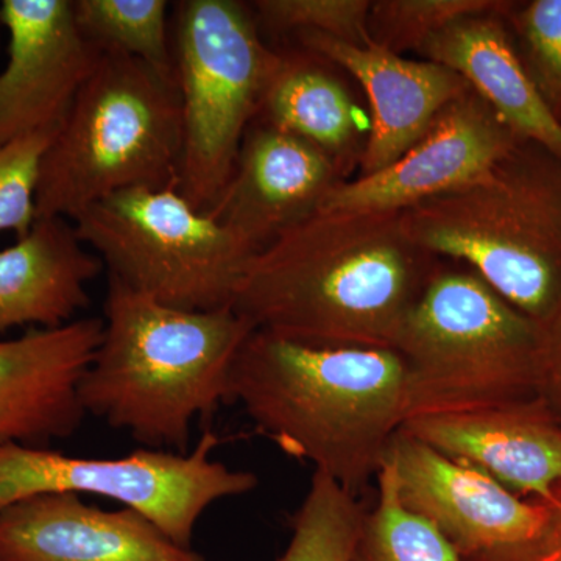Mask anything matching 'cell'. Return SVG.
Returning <instances> with one entry per match:
<instances>
[{"instance_id": "277c9868", "label": "cell", "mask_w": 561, "mask_h": 561, "mask_svg": "<svg viewBox=\"0 0 561 561\" xmlns=\"http://www.w3.org/2000/svg\"><path fill=\"white\" fill-rule=\"evenodd\" d=\"M432 256L467 262L513 308L545 324L561 306V160L522 140L478 180L400 210Z\"/></svg>"}, {"instance_id": "603a6c76", "label": "cell", "mask_w": 561, "mask_h": 561, "mask_svg": "<svg viewBox=\"0 0 561 561\" xmlns=\"http://www.w3.org/2000/svg\"><path fill=\"white\" fill-rule=\"evenodd\" d=\"M376 481L378 502L365 515L353 561H465L434 524L402 504L386 461Z\"/></svg>"}, {"instance_id": "44dd1931", "label": "cell", "mask_w": 561, "mask_h": 561, "mask_svg": "<svg viewBox=\"0 0 561 561\" xmlns=\"http://www.w3.org/2000/svg\"><path fill=\"white\" fill-rule=\"evenodd\" d=\"M165 0H72L73 20L102 51H121L175 81Z\"/></svg>"}, {"instance_id": "6da1fadb", "label": "cell", "mask_w": 561, "mask_h": 561, "mask_svg": "<svg viewBox=\"0 0 561 561\" xmlns=\"http://www.w3.org/2000/svg\"><path fill=\"white\" fill-rule=\"evenodd\" d=\"M398 213H321L251 256L231 308L254 331L312 346L393 348L438 272Z\"/></svg>"}, {"instance_id": "8992f818", "label": "cell", "mask_w": 561, "mask_h": 561, "mask_svg": "<svg viewBox=\"0 0 561 561\" xmlns=\"http://www.w3.org/2000/svg\"><path fill=\"white\" fill-rule=\"evenodd\" d=\"M391 350L408 368L405 420L538 397L540 324L472 272L435 273Z\"/></svg>"}, {"instance_id": "484cf974", "label": "cell", "mask_w": 561, "mask_h": 561, "mask_svg": "<svg viewBox=\"0 0 561 561\" xmlns=\"http://www.w3.org/2000/svg\"><path fill=\"white\" fill-rule=\"evenodd\" d=\"M368 0H257L256 24L275 32H316L353 46L371 43Z\"/></svg>"}, {"instance_id": "2e32d148", "label": "cell", "mask_w": 561, "mask_h": 561, "mask_svg": "<svg viewBox=\"0 0 561 561\" xmlns=\"http://www.w3.org/2000/svg\"><path fill=\"white\" fill-rule=\"evenodd\" d=\"M301 46L353 73L373 111L370 138L360 158L362 176L400 160L430 130L446 105L471 90L459 73L432 61L401 58L373 43L353 46L316 32L298 33Z\"/></svg>"}, {"instance_id": "f546056e", "label": "cell", "mask_w": 561, "mask_h": 561, "mask_svg": "<svg viewBox=\"0 0 561 561\" xmlns=\"http://www.w3.org/2000/svg\"><path fill=\"white\" fill-rule=\"evenodd\" d=\"M2 31H3V25H2V21H0V35H2Z\"/></svg>"}, {"instance_id": "d4e9b609", "label": "cell", "mask_w": 561, "mask_h": 561, "mask_svg": "<svg viewBox=\"0 0 561 561\" xmlns=\"http://www.w3.org/2000/svg\"><path fill=\"white\" fill-rule=\"evenodd\" d=\"M504 20L527 72L561 121V0L513 2Z\"/></svg>"}, {"instance_id": "7c38bea8", "label": "cell", "mask_w": 561, "mask_h": 561, "mask_svg": "<svg viewBox=\"0 0 561 561\" xmlns=\"http://www.w3.org/2000/svg\"><path fill=\"white\" fill-rule=\"evenodd\" d=\"M522 140L471 88L400 160L351 183L337 181L317 210L398 213L478 180Z\"/></svg>"}, {"instance_id": "5bb4252c", "label": "cell", "mask_w": 561, "mask_h": 561, "mask_svg": "<svg viewBox=\"0 0 561 561\" xmlns=\"http://www.w3.org/2000/svg\"><path fill=\"white\" fill-rule=\"evenodd\" d=\"M102 335L103 319L90 317L0 341V446H44L76 434L87 415L80 381Z\"/></svg>"}, {"instance_id": "d6986e66", "label": "cell", "mask_w": 561, "mask_h": 561, "mask_svg": "<svg viewBox=\"0 0 561 561\" xmlns=\"http://www.w3.org/2000/svg\"><path fill=\"white\" fill-rule=\"evenodd\" d=\"M105 267L70 220L36 219L27 236L0 251V335L14 328H60L91 300L87 286Z\"/></svg>"}, {"instance_id": "f1b7e54d", "label": "cell", "mask_w": 561, "mask_h": 561, "mask_svg": "<svg viewBox=\"0 0 561 561\" xmlns=\"http://www.w3.org/2000/svg\"><path fill=\"white\" fill-rule=\"evenodd\" d=\"M549 507L551 516L537 540L504 556L478 561H561V482L557 485L556 496L549 502Z\"/></svg>"}, {"instance_id": "83f0119b", "label": "cell", "mask_w": 561, "mask_h": 561, "mask_svg": "<svg viewBox=\"0 0 561 561\" xmlns=\"http://www.w3.org/2000/svg\"><path fill=\"white\" fill-rule=\"evenodd\" d=\"M538 397L561 421V306L541 324V364Z\"/></svg>"}, {"instance_id": "ba28073f", "label": "cell", "mask_w": 561, "mask_h": 561, "mask_svg": "<svg viewBox=\"0 0 561 561\" xmlns=\"http://www.w3.org/2000/svg\"><path fill=\"white\" fill-rule=\"evenodd\" d=\"M110 276L184 311L231 308L256 251L180 194L179 183L135 187L88 206L72 220Z\"/></svg>"}, {"instance_id": "52a82bcc", "label": "cell", "mask_w": 561, "mask_h": 561, "mask_svg": "<svg viewBox=\"0 0 561 561\" xmlns=\"http://www.w3.org/2000/svg\"><path fill=\"white\" fill-rule=\"evenodd\" d=\"M183 149L180 194L208 213L227 187L280 55L234 0H183L172 35Z\"/></svg>"}, {"instance_id": "ac0fdd59", "label": "cell", "mask_w": 561, "mask_h": 561, "mask_svg": "<svg viewBox=\"0 0 561 561\" xmlns=\"http://www.w3.org/2000/svg\"><path fill=\"white\" fill-rule=\"evenodd\" d=\"M505 13L460 18L431 36L420 51L427 61L459 73L519 139L540 144L561 160V121L527 72Z\"/></svg>"}, {"instance_id": "3957f363", "label": "cell", "mask_w": 561, "mask_h": 561, "mask_svg": "<svg viewBox=\"0 0 561 561\" xmlns=\"http://www.w3.org/2000/svg\"><path fill=\"white\" fill-rule=\"evenodd\" d=\"M103 312L81 408L150 449L186 453L192 423L228 402L232 365L253 327L232 308L184 311L113 276Z\"/></svg>"}, {"instance_id": "5b68a950", "label": "cell", "mask_w": 561, "mask_h": 561, "mask_svg": "<svg viewBox=\"0 0 561 561\" xmlns=\"http://www.w3.org/2000/svg\"><path fill=\"white\" fill-rule=\"evenodd\" d=\"M181 149L175 81L103 51L41 161L36 219L72 221L117 192L179 183Z\"/></svg>"}, {"instance_id": "cb8c5ba5", "label": "cell", "mask_w": 561, "mask_h": 561, "mask_svg": "<svg viewBox=\"0 0 561 561\" xmlns=\"http://www.w3.org/2000/svg\"><path fill=\"white\" fill-rule=\"evenodd\" d=\"M512 2L494 0H381L371 3L368 35L375 46L393 54L416 49L460 18L507 11Z\"/></svg>"}, {"instance_id": "7a4b0ae2", "label": "cell", "mask_w": 561, "mask_h": 561, "mask_svg": "<svg viewBox=\"0 0 561 561\" xmlns=\"http://www.w3.org/2000/svg\"><path fill=\"white\" fill-rule=\"evenodd\" d=\"M408 368L397 351L312 346L253 331L230 398L284 453L312 461L357 497L378 478L405 421Z\"/></svg>"}, {"instance_id": "7402d4cb", "label": "cell", "mask_w": 561, "mask_h": 561, "mask_svg": "<svg viewBox=\"0 0 561 561\" xmlns=\"http://www.w3.org/2000/svg\"><path fill=\"white\" fill-rule=\"evenodd\" d=\"M367 512L334 479L313 471L291 518V537L278 561H353Z\"/></svg>"}, {"instance_id": "e0dca14e", "label": "cell", "mask_w": 561, "mask_h": 561, "mask_svg": "<svg viewBox=\"0 0 561 561\" xmlns=\"http://www.w3.org/2000/svg\"><path fill=\"white\" fill-rule=\"evenodd\" d=\"M335 183L324 151L264 124L247 133L234 172L208 214L257 251L316 213Z\"/></svg>"}, {"instance_id": "ffe728a7", "label": "cell", "mask_w": 561, "mask_h": 561, "mask_svg": "<svg viewBox=\"0 0 561 561\" xmlns=\"http://www.w3.org/2000/svg\"><path fill=\"white\" fill-rule=\"evenodd\" d=\"M261 111L265 125L306 140L328 157L342 150L356 130V108L345 88L298 55H280Z\"/></svg>"}, {"instance_id": "30bf717a", "label": "cell", "mask_w": 561, "mask_h": 561, "mask_svg": "<svg viewBox=\"0 0 561 561\" xmlns=\"http://www.w3.org/2000/svg\"><path fill=\"white\" fill-rule=\"evenodd\" d=\"M400 500L448 538L465 561L491 559L537 540L548 502L524 500L485 472L449 459L401 430L386 454Z\"/></svg>"}, {"instance_id": "4fadbf2b", "label": "cell", "mask_w": 561, "mask_h": 561, "mask_svg": "<svg viewBox=\"0 0 561 561\" xmlns=\"http://www.w3.org/2000/svg\"><path fill=\"white\" fill-rule=\"evenodd\" d=\"M401 427L524 500L549 504L556 496L561 482V421L540 397L413 416Z\"/></svg>"}, {"instance_id": "8fae6325", "label": "cell", "mask_w": 561, "mask_h": 561, "mask_svg": "<svg viewBox=\"0 0 561 561\" xmlns=\"http://www.w3.org/2000/svg\"><path fill=\"white\" fill-rule=\"evenodd\" d=\"M9 61L0 72V147L58 131L103 51L73 20L72 0H3Z\"/></svg>"}, {"instance_id": "4316f807", "label": "cell", "mask_w": 561, "mask_h": 561, "mask_svg": "<svg viewBox=\"0 0 561 561\" xmlns=\"http://www.w3.org/2000/svg\"><path fill=\"white\" fill-rule=\"evenodd\" d=\"M57 131L36 133L0 147V232L24 238L36 221L41 161Z\"/></svg>"}, {"instance_id": "9c48e42d", "label": "cell", "mask_w": 561, "mask_h": 561, "mask_svg": "<svg viewBox=\"0 0 561 561\" xmlns=\"http://www.w3.org/2000/svg\"><path fill=\"white\" fill-rule=\"evenodd\" d=\"M219 437L206 431L191 453L140 448L117 459L73 457L46 446H0V513L49 493L95 494L146 516L175 545L191 548L214 502L242 496L260 479L214 460Z\"/></svg>"}, {"instance_id": "9a60e30c", "label": "cell", "mask_w": 561, "mask_h": 561, "mask_svg": "<svg viewBox=\"0 0 561 561\" xmlns=\"http://www.w3.org/2000/svg\"><path fill=\"white\" fill-rule=\"evenodd\" d=\"M0 561H206L146 516L102 511L79 494L28 497L0 513Z\"/></svg>"}]
</instances>
